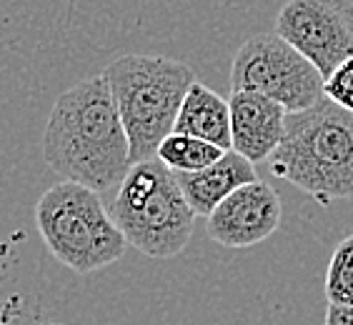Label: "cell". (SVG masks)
Wrapping results in <instances>:
<instances>
[{"instance_id": "11", "label": "cell", "mask_w": 353, "mask_h": 325, "mask_svg": "<svg viewBox=\"0 0 353 325\" xmlns=\"http://www.w3.org/2000/svg\"><path fill=\"white\" fill-rule=\"evenodd\" d=\"M173 133L201 138L218 148L231 150V103L203 83H193L178 113Z\"/></svg>"}, {"instance_id": "3", "label": "cell", "mask_w": 353, "mask_h": 325, "mask_svg": "<svg viewBox=\"0 0 353 325\" xmlns=\"http://www.w3.org/2000/svg\"><path fill=\"white\" fill-rule=\"evenodd\" d=\"M130 143V162L158 156L173 133L196 73L190 65L163 55L128 53L103 70Z\"/></svg>"}, {"instance_id": "7", "label": "cell", "mask_w": 353, "mask_h": 325, "mask_svg": "<svg viewBox=\"0 0 353 325\" xmlns=\"http://www.w3.org/2000/svg\"><path fill=\"white\" fill-rule=\"evenodd\" d=\"M276 33L328 78L353 58V3L288 0L276 15Z\"/></svg>"}, {"instance_id": "6", "label": "cell", "mask_w": 353, "mask_h": 325, "mask_svg": "<svg viewBox=\"0 0 353 325\" xmlns=\"http://www.w3.org/2000/svg\"><path fill=\"white\" fill-rule=\"evenodd\" d=\"M323 85L321 70L276 30L251 35L233 55V93L265 95L288 113H303L323 101Z\"/></svg>"}, {"instance_id": "1", "label": "cell", "mask_w": 353, "mask_h": 325, "mask_svg": "<svg viewBox=\"0 0 353 325\" xmlns=\"http://www.w3.org/2000/svg\"><path fill=\"white\" fill-rule=\"evenodd\" d=\"M43 158L55 176L95 193L118 190L130 162V143L105 75L75 83L55 101L43 133Z\"/></svg>"}, {"instance_id": "5", "label": "cell", "mask_w": 353, "mask_h": 325, "mask_svg": "<svg viewBox=\"0 0 353 325\" xmlns=\"http://www.w3.org/2000/svg\"><path fill=\"white\" fill-rule=\"evenodd\" d=\"M35 225L55 260L81 275L121 260L128 248L125 235L103 205L101 193L68 180L41 196L35 205Z\"/></svg>"}, {"instance_id": "9", "label": "cell", "mask_w": 353, "mask_h": 325, "mask_svg": "<svg viewBox=\"0 0 353 325\" xmlns=\"http://www.w3.org/2000/svg\"><path fill=\"white\" fill-rule=\"evenodd\" d=\"M231 140L238 156L253 165L279 150L285 136L288 110L259 93H231Z\"/></svg>"}, {"instance_id": "15", "label": "cell", "mask_w": 353, "mask_h": 325, "mask_svg": "<svg viewBox=\"0 0 353 325\" xmlns=\"http://www.w3.org/2000/svg\"><path fill=\"white\" fill-rule=\"evenodd\" d=\"M326 325H353V305L328 303Z\"/></svg>"}, {"instance_id": "14", "label": "cell", "mask_w": 353, "mask_h": 325, "mask_svg": "<svg viewBox=\"0 0 353 325\" xmlns=\"http://www.w3.org/2000/svg\"><path fill=\"white\" fill-rule=\"evenodd\" d=\"M323 95L331 103H336L339 108L353 113V58L341 63L339 68L328 75L326 85H323Z\"/></svg>"}, {"instance_id": "10", "label": "cell", "mask_w": 353, "mask_h": 325, "mask_svg": "<svg viewBox=\"0 0 353 325\" xmlns=\"http://www.w3.org/2000/svg\"><path fill=\"white\" fill-rule=\"evenodd\" d=\"M176 178L193 213L203 218L211 216L238 188L259 180L256 165L243 156H238L236 150H228L211 168L198 170V173H176Z\"/></svg>"}, {"instance_id": "12", "label": "cell", "mask_w": 353, "mask_h": 325, "mask_svg": "<svg viewBox=\"0 0 353 325\" xmlns=\"http://www.w3.org/2000/svg\"><path fill=\"white\" fill-rule=\"evenodd\" d=\"M228 150L218 148L213 143H205L201 138H190L183 133H170L161 148H158V160L173 173H198V170L211 168Z\"/></svg>"}, {"instance_id": "16", "label": "cell", "mask_w": 353, "mask_h": 325, "mask_svg": "<svg viewBox=\"0 0 353 325\" xmlns=\"http://www.w3.org/2000/svg\"><path fill=\"white\" fill-rule=\"evenodd\" d=\"M0 325H3V323H0Z\"/></svg>"}, {"instance_id": "8", "label": "cell", "mask_w": 353, "mask_h": 325, "mask_svg": "<svg viewBox=\"0 0 353 325\" xmlns=\"http://www.w3.org/2000/svg\"><path fill=\"white\" fill-rule=\"evenodd\" d=\"M281 218V196L268 183L256 180L238 188L205 218V233L213 243L243 251L271 238L279 231Z\"/></svg>"}, {"instance_id": "4", "label": "cell", "mask_w": 353, "mask_h": 325, "mask_svg": "<svg viewBox=\"0 0 353 325\" xmlns=\"http://www.w3.org/2000/svg\"><path fill=\"white\" fill-rule=\"evenodd\" d=\"M128 245L143 255L176 258L193 238L196 213L185 200L173 170L158 158L136 162L108 205Z\"/></svg>"}, {"instance_id": "13", "label": "cell", "mask_w": 353, "mask_h": 325, "mask_svg": "<svg viewBox=\"0 0 353 325\" xmlns=\"http://www.w3.org/2000/svg\"><path fill=\"white\" fill-rule=\"evenodd\" d=\"M328 303L353 305V235H346L336 245L326 271Z\"/></svg>"}, {"instance_id": "2", "label": "cell", "mask_w": 353, "mask_h": 325, "mask_svg": "<svg viewBox=\"0 0 353 325\" xmlns=\"http://www.w3.org/2000/svg\"><path fill=\"white\" fill-rule=\"evenodd\" d=\"M268 170L321 205L353 198V113L328 98L291 113Z\"/></svg>"}]
</instances>
